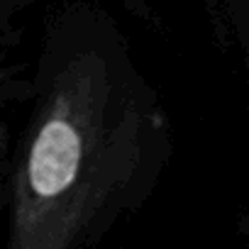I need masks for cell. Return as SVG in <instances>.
<instances>
[{
  "instance_id": "obj_1",
  "label": "cell",
  "mask_w": 249,
  "mask_h": 249,
  "mask_svg": "<svg viewBox=\"0 0 249 249\" xmlns=\"http://www.w3.org/2000/svg\"><path fill=\"white\" fill-rule=\"evenodd\" d=\"M174 122L103 15H56L32 61L8 169L3 249H98L159 191Z\"/></svg>"
},
{
  "instance_id": "obj_2",
  "label": "cell",
  "mask_w": 249,
  "mask_h": 249,
  "mask_svg": "<svg viewBox=\"0 0 249 249\" xmlns=\"http://www.w3.org/2000/svg\"><path fill=\"white\" fill-rule=\"evenodd\" d=\"M30 0H0V227L8 203V169L15 144V117L22 115L32 88V61L25 59L22 15Z\"/></svg>"
}]
</instances>
